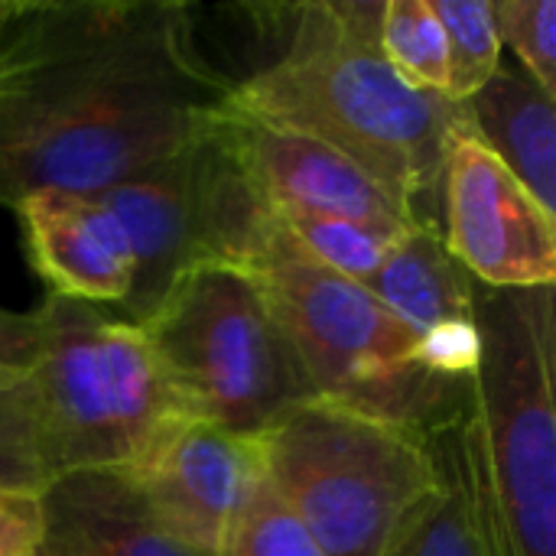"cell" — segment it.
I'll list each match as a JSON object with an SVG mask.
<instances>
[{"mask_svg": "<svg viewBox=\"0 0 556 556\" xmlns=\"http://www.w3.org/2000/svg\"><path fill=\"white\" fill-rule=\"evenodd\" d=\"M235 81L182 3H26L0 46V166L33 189L98 195L218 124Z\"/></svg>", "mask_w": 556, "mask_h": 556, "instance_id": "1", "label": "cell"}, {"mask_svg": "<svg viewBox=\"0 0 556 556\" xmlns=\"http://www.w3.org/2000/svg\"><path fill=\"white\" fill-rule=\"evenodd\" d=\"M287 13V49L235 81V108L329 143L414 225L440 231L443 160L466 127L459 104L410 88L384 62L378 46L384 0H319Z\"/></svg>", "mask_w": 556, "mask_h": 556, "instance_id": "2", "label": "cell"}, {"mask_svg": "<svg viewBox=\"0 0 556 556\" xmlns=\"http://www.w3.org/2000/svg\"><path fill=\"white\" fill-rule=\"evenodd\" d=\"M479 358L456 446L492 556H556L554 287L476 283Z\"/></svg>", "mask_w": 556, "mask_h": 556, "instance_id": "3", "label": "cell"}, {"mask_svg": "<svg viewBox=\"0 0 556 556\" xmlns=\"http://www.w3.org/2000/svg\"><path fill=\"white\" fill-rule=\"evenodd\" d=\"M244 270L267 293L316 397L424 440L466 410L469 384L437 375L420 339L368 287L313 261L274 212Z\"/></svg>", "mask_w": 556, "mask_h": 556, "instance_id": "4", "label": "cell"}, {"mask_svg": "<svg viewBox=\"0 0 556 556\" xmlns=\"http://www.w3.org/2000/svg\"><path fill=\"white\" fill-rule=\"evenodd\" d=\"M261 469L326 556H388L437 492L430 440L313 397L257 437Z\"/></svg>", "mask_w": 556, "mask_h": 556, "instance_id": "5", "label": "cell"}, {"mask_svg": "<svg viewBox=\"0 0 556 556\" xmlns=\"http://www.w3.org/2000/svg\"><path fill=\"white\" fill-rule=\"evenodd\" d=\"M137 326L186 417L257 440L316 397L267 293L244 267H192Z\"/></svg>", "mask_w": 556, "mask_h": 556, "instance_id": "6", "label": "cell"}, {"mask_svg": "<svg viewBox=\"0 0 556 556\" xmlns=\"http://www.w3.org/2000/svg\"><path fill=\"white\" fill-rule=\"evenodd\" d=\"M29 323L26 378L52 479L130 469L179 417L143 329L55 293L42 296Z\"/></svg>", "mask_w": 556, "mask_h": 556, "instance_id": "7", "label": "cell"}, {"mask_svg": "<svg viewBox=\"0 0 556 556\" xmlns=\"http://www.w3.org/2000/svg\"><path fill=\"white\" fill-rule=\"evenodd\" d=\"M94 199L121 222L130 244L134 280L121 303L127 323H143L192 267H248L270 222L225 134V114L189 147Z\"/></svg>", "mask_w": 556, "mask_h": 556, "instance_id": "8", "label": "cell"}, {"mask_svg": "<svg viewBox=\"0 0 556 556\" xmlns=\"http://www.w3.org/2000/svg\"><path fill=\"white\" fill-rule=\"evenodd\" d=\"M437 225L450 254L479 287H554V215L466 127L446 147Z\"/></svg>", "mask_w": 556, "mask_h": 556, "instance_id": "9", "label": "cell"}, {"mask_svg": "<svg viewBox=\"0 0 556 556\" xmlns=\"http://www.w3.org/2000/svg\"><path fill=\"white\" fill-rule=\"evenodd\" d=\"M124 476L169 538L195 554L215 556L261 476V453L257 440L179 414Z\"/></svg>", "mask_w": 556, "mask_h": 556, "instance_id": "10", "label": "cell"}, {"mask_svg": "<svg viewBox=\"0 0 556 556\" xmlns=\"http://www.w3.org/2000/svg\"><path fill=\"white\" fill-rule=\"evenodd\" d=\"M225 134L254 189L277 218H339L388 238H404L410 228H420L362 166L316 137L261 124L235 108V101L225 111Z\"/></svg>", "mask_w": 556, "mask_h": 556, "instance_id": "11", "label": "cell"}, {"mask_svg": "<svg viewBox=\"0 0 556 556\" xmlns=\"http://www.w3.org/2000/svg\"><path fill=\"white\" fill-rule=\"evenodd\" d=\"M424 345L430 368L469 384L479 358L476 280L450 254L437 228H410L362 283Z\"/></svg>", "mask_w": 556, "mask_h": 556, "instance_id": "12", "label": "cell"}, {"mask_svg": "<svg viewBox=\"0 0 556 556\" xmlns=\"http://www.w3.org/2000/svg\"><path fill=\"white\" fill-rule=\"evenodd\" d=\"M23 244L46 293L81 303H124L134 257L121 222L94 199L62 189H33L13 205Z\"/></svg>", "mask_w": 556, "mask_h": 556, "instance_id": "13", "label": "cell"}, {"mask_svg": "<svg viewBox=\"0 0 556 556\" xmlns=\"http://www.w3.org/2000/svg\"><path fill=\"white\" fill-rule=\"evenodd\" d=\"M42 505L46 556H202L169 538L124 472H72L49 482Z\"/></svg>", "mask_w": 556, "mask_h": 556, "instance_id": "14", "label": "cell"}, {"mask_svg": "<svg viewBox=\"0 0 556 556\" xmlns=\"http://www.w3.org/2000/svg\"><path fill=\"white\" fill-rule=\"evenodd\" d=\"M466 130L495 153L511 176L556 212V104L521 65L502 62L495 75L459 101Z\"/></svg>", "mask_w": 556, "mask_h": 556, "instance_id": "15", "label": "cell"}, {"mask_svg": "<svg viewBox=\"0 0 556 556\" xmlns=\"http://www.w3.org/2000/svg\"><path fill=\"white\" fill-rule=\"evenodd\" d=\"M430 446L440 463V485L410 515L388 556H492L463 472L456 424L433 433Z\"/></svg>", "mask_w": 556, "mask_h": 556, "instance_id": "16", "label": "cell"}, {"mask_svg": "<svg viewBox=\"0 0 556 556\" xmlns=\"http://www.w3.org/2000/svg\"><path fill=\"white\" fill-rule=\"evenodd\" d=\"M378 46L410 88L446 94V36L430 0H384Z\"/></svg>", "mask_w": 556, "mask_h": 556, "instance_id": "17", "label": "cell"}, {"mask_svg": "<svg viewBox=\"0 0 556 556\" xmlns=\"http://www.w3.org/2000/svg\"><path fill=\"white\" fill-rule=\"evenodd\" d=\"M52 482L26 368L0 362V485L42 495Z\"/></svg>", "mask_w": 556, "mask_h": 556, "instance_id": "18", "label": "cell"}, {"mask_svg": "<svg viewBox=\"0 0 556 556\" xmlns=\"http://www.w3.org/2000/svg\"><path fill=\"white\" fill-rule=\"evenodd\" d=\"M446 36V98H472L502 65V42L492 16V0H430Z\"/></svg>", "mask_w": 556, "mask_h": 556, "instance_id": "19", "label": "cell"}, {"mask_svg": "<svg viewBox=\"0 0 556 556\" xmlns=\"http://www.w3.org/2000/svg\"><path fill=\"white\" fill-rule=\"evenodd\" d=\"M215 556H326L303 521L280 502L264 469L235 511Z\"/></svg>", "mask_w": 556, "mask_h": 556, "instance_id": "20", "label": "cell"}, {"mask_svg": "<svg viewBox=\"0 0 556 556\" xmlns=\"http://www.w3.org/2000/svg\"><path fill=\"white\" fill-rule=\"evenodd\" d=\"M293 241L323 267L365 283L388 257V251L401 241V238H388L381 231L352 225V222H339V218H319V215H287L277 218Z\"/></svg>", "mask_w": 556, "mask_h": 556, "instance_id": "21", "label": "cell"}, {"mask_svg": "<svg viewBox=\"0 0 556 556\" xmlns=\"http://www.w3.org/2000/svg\"><path fill=\"white\" fill-rule=\"evenodd\" d=\"M502 49H511L547 94L556 98V3L554 0H492Z\"/></svg>", "mask_w": 556, "mask_h": 556, "instance_id": "22", "label": "cell"}, {"mask_svg": "<svg viewBox=\"0 0 556 556\" xmlns=\"http://www.w3.org/2000/svg\"><path fill=\"white\" fill-rule=\"evenodd\" d=\"M42 544L39 495L0 485V554H33Z\"/></svg>", "mask_w": 556, "mask_h": 556, "instance_id": "23", "label": "cell"}, {"mask_svg": "<svg viewBox=\"0 0 556 556\" xmlns=\"http://www.w3.org/2000/svg\"><path fill=\"white\" fill-rule=\"evenodd\" d=\"M29 349H33L29 313H7V309H0V362L26 368Z\"/></svg>", "mask_w": 556, "mask_h": 556, "instance_id": "24", "label": "cell"}, {"mask_svg": "<svg viewBox=\"0 0 556 556\" xmlns=\"http://www.w3.org/2000/svg\"><path fill=\"white\" fill-rule=\"evenodd\" d=\"M23 7H26V3H20V0H0V46H3L10 26L16 23V16L23 13Z\"/></svg>", "mask_w": 556, "mask_h": 556, "instance_id": "25", "label": "cell"}, {"mask_svg": "<svg viewBox=\"0 0 556 556\" xmlns=\"http://www.w3.org/2000/svg\"><path fill=\"white\" fill-rule=\"evenodd\" d=\"M0 205L13 208V199H10V189H7V179H3V166H0Z\"/></svg>", "mask_w": 556, "mask_h": 556, "instance_id": "26", "label": "cell"}, {"mask_svg": "<svg viewBox=\"0 0 556 556\" xmlns=\"http://www.w3.org/2000/svg\"><path fill=\"white\" fill-rule=\"evenodd\" d=\"M0 556H16V554H0ZM20 556H46V554H42V547H39V551H33V554H20Z\"/></svg>", "mask_w": 556, "mask_h": 556, "instance_id": "27", "label": "cell"}]
</instances>
